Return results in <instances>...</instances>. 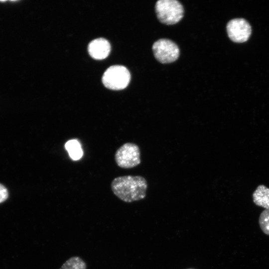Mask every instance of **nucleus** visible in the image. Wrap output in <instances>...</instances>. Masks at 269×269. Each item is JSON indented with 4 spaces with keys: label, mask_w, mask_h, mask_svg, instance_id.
Wrapping results in <instances>:
<instances>
[{
    "label": "nucleus",
    "mask_w": 269,
    "mask_h": 269,
    "mask_svg": "<svg viewBox=\"0 0 269 269\" xmlns=\"http://www.w3.org/2000/svg\"><path fill=\"white\" fill-rule=\"evenodd\" d=\"M147 186L146 179L139 175L118 176L113 179L111 183L113 194L126 203L143 199L146 195Z\"/></svg>",
    "instance_id": "f257e3e1"
},
{
    "label": "nucleus",
    "mask_w": 269,
    "mask_h": 269,
    "mask_svg": "<svg viewBox=\"0 0 269 269\" xmlns=\"http://www.w3.org/2000/svg\"><path fill=\"white\" fill-rule=\"evenodd\" d=\"M155 9L158 20L167 25L178 22L184 14L182 5L175 0H158L155 4Z\"/></svg>",
    "instance_id": "f03ea898"
},
{
    "label": "nucleus",
    "mask_w": 269,
    "mask_h": 269,
    "mask_svg": "<svg viewBox=\"0 0 269 269\" xmlns=\"http://www.w3.org/2000/svg\"><path fill=\"white\" fill-rule=\"evenodd\" d=\"M130 79V73L126 67L122 65H114L108 68L105 72L102 82L108 89L120 90L128 86Z\"/></svg>",
    "instance_id": "7ed1b4c3"
},
{
    "label": "nucleus",
    "mask_w": 269,
    "mask_h": 269,
    "mask_svg": "<svg viewBox=\"0 0 269 269\" xmlns=\"http://www.w3.org/2000/svg\"><path fill=\"white\" fill-rule=\"evenodd\" d=\"M117 165L124 169L135 167L141 162L139 146L133 142H126L117 149L115 153Z\"/></svg>",
    "instance_id": "20e7f679"
},
{
    "label": "nucleus",
    "mask_w": 269,
    "mask_h": 269,
    "mask_svg": "<svg viewBox=\"0 0 269 269\" xmlns=\"http://www.w3.org/2000/svg\"><path fill=\"white\" fill-rule=\"evenodd\" d=\"M155 58L160 63H169L176 60L179 56V49L172 41L160 39L152 45Z\"/></svg>",
    "instance_id": "39448f33"
},
{
    "label": "nucleus",
    "mask_w": 269,
    "mask_h": 269,
    "mask_svg": "<svg viewBox=\"0 0 269 269\" xmlns=\"http://www.w3.org/2000/svg\"><path fill=\"white\" fill-rule=\"evenodd\" d=\"M227 31L228 36L234 42H244L251 34V27L245 19L235 18L228 23Z\"/></svg>",
    "instance_id": "423d86ee"
},
{
    "label": "nucleus",
    "mask_w": 269,
    "mask_h": 269,
    "mask_svg": "<svg viewBox=\"0 0 269 269\" xmlns=\"http://www.w3.org/2000/svg\"><path fill=\"white\" fill-rule=\"evenodd\" d=\"M88 50L92 58L102 60L109 55L111 51V46L107 40L99 38L92 40L89 43Z\"/></svg>",
    "instance_id": "0eeeda50"
},
{
    "label": "nucleus",
    "mask_w": 269,
    "mask_h": 269,
    "mask_svg": "<svg viewBox=\"0 0 269 269\" xmlns=\"http://www.w3.org/2000/svg\"><path fill=\"white\" fill-rule=\"evenodd\" d=\"M252 196L256 205L265 209H269V188L261 184L254 191Z\"/></svg>",
    "instance_id": "6e6552de"
},
{
    "label": "nucleus",
    "mask_w": 269,
    "mask_h": 269,
    "mask_svg": "<svg viewBox=\"0 0 269 269\" xmlns=\"http://www.w3.org/2000/svg\"><path fill=\"white\" fill-rule=\"evenodd\" d=\"M65 148L72 159L78 160L82 156L83 151L78 140L76 139L68 140L65 144Z\"/></svg>",
    "instance_id": "1a4fd4ad"
},
{
    "label": "nucleus",
    "mask_w": 269,
    "mask_h": 269,
    "mask_svg": "<svg viewBox=\"0 0 269 269\" xmlns=\"http://www.w3.org/2000/svg\"><path fill=\"white\" fill-rule=\"evenodd\" d=\"M86 262L80 257L73 256L69 258L59 269H86Z\"/></svg>",
    "instance_id": "9d476101"
},
{
    "label": "nucleus",
    "mask_w": 269,
    "mask_h": 269,
    "mask_svg": "<svg viewBox=\"0 0 269 269\" xmlns=\"http://www.w3.org/2000/svg\"><path fill=\"white\" fill-rule=\"evenodd\" d=\"M259 224L262 231L269 236V209L264 210L260 214Z\"/></svg>",
    "instance_id": "9b49d317"
},
{
    "label": "nucleus",
    "mask_w": 269,
    "mask_h": 269,
    "mask_svg": "<svg viewBox=\"0 0 269 269\" xmlns=\"http://www.w3.org/2000/svg\"><path fill=\"white\" fill-rule=\"evenodd\" d=\"M9 196L7 188L0 183V204L6 201Z\"/></svg>",
    "instance_id": "f8f14e48"
},
{
    "label": "nucleus",
    "mask_w": 269,
    "mask_h": 269,
    "mask_svg": "<svg viewBox=\"0 0 269 269\" xmlns=\"http://www.w3.org/2000/svg\"><path fill=\"white\" fill-rule=\"evenodd\" d=\"M194 269V268H188V269Z\"/></svg>",
    "instance_id": "ddd939ff"
}]
</instances>
